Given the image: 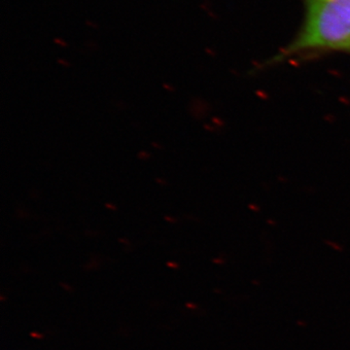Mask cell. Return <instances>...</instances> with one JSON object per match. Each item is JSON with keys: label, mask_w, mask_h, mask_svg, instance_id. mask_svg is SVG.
I'll return each instance as SVG.
<instances>
[{"label": "cell", "mask_w": 350, "mask_h": 350, "mask_svg": "<svg viewBox=\"0 0 350 350\" xmlns=\"http://www.w3.org/2000/svg\"><path fill=\"white\" fill-rule=\"evenodd\" d=\"M54 43L59 45V47L66 48L68 47V44L66 41H64V39L56 38H54Z\"/></svg>", "instance_id": "obj_2"}, {"label": "cell", "mask_w": 350, "mask_h": 350, "mask_svg": "<svg viewBox=\"0 0 350 350\" xmlns=\"http://www.w3.org/2000/svg\"><path fill=\"white\" fill-rule=\"evenodd\" d=\"M305 18L278 59L310 53L350 54V0H304Z\"/></svg>", "instance_id": "obj_1"}, {"label": "cell", "mask_w": 350, "mask_h": 350, "mask_svg": "<svg viewBox=\"0 0 350 350\" xmlns=\"http://www.w3.org/2000/svg\"><path fill=\"white\" fill-rule=\"evenodd\" d=\"M88 27H92V29H98V25L96 24V23L92 22V21H86V23H85Z\"/></svg>", "instance_id": "obj_3"}, {"label": "cell", "mask_w": 350, "mask_h": 350, "mask_svg": "<svg viewBox=\"0 0 350 350\" xmlns=\"http://www.w3.org/2000/svg\"><path fill=\"white\" fill-rule=\"evenodd\" d=\"M57 63L63 64L64 66H70V64H69L68 62H66V59H57Z\"/></svg>", "instance_id": "obj_4"}]
</instances>
